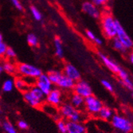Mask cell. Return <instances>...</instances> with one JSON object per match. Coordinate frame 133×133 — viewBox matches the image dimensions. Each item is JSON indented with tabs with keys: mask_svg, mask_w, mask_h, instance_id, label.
Here are the masks:
<instances>
[{
	"mask_svg": "<svg viewBox=\"0 0 133 133\" xmlns=\"http://www.w3.org/2000/svg\"><path fill=\"white\" fill-rule=\"evenodd\" d=\"M23 99L30 106L39 108L45 102V95L36 85H33L23 92Z\"/></svg>",
	"mask_w": 133,
	"mask_h": 133,
	"instance_id": "cell-1",
	"label": "cell"
},
{
	"mask_svg": "<svg viewBox=\"0 0 133 133\" xmlns=\"http://www.w3.org/2000/svg\"><path fill=\"white\" fill-rule=\"evenodd\" d=\"M58 112L63 119L68 120V121L81 122L84 119V115L81 111L76 109L74 106L71 105L69 102H65L60 105Z\"/></svg>",
	"mask_w": 133,
	"mask_h": 133,
	"instance_id": "cell-2",
	"label": "cell"
},
{
	"mask_svg": "<svg viewBox=\"0 0 133 133\" xmlns=\"http://www.w3.org/2000/svg\"><path fill=\"white\" fill-rule=\"evenodd\" d=\"M116 19L110 14H105L101 16V26L104 35L108 39H113L116 34Z\"/></svg>",
	"mask_w": 133,
	"mask_h": 133,
	"instance_id": "cell-3",
	"label": "cell"
},
{
	"mask_svg": "<svg viewBox=\"0 0 133 133\" xmlns=\"http://www.w3.org/2000/svg\"><path fill=\"white\" fill-rule=\"evenodd\" d=\"M110 120L112 127L119 132L131 133L132 131L133 124L131 120L129 119L128 117L122 115L114 114Z\"/></svg>",
	"mask_w": 133,
	"mask_h": 133,
	"instance_id": "cell-4",
	"label": "cell"
},
{
	"mask_svg": "<svg viewBox=\"0 0 133 133\" xmlns=\"http://www.w3.org/2000/svg\"><path fill=\"white\" fill-rule=\"evenodd\" d=\"M16 69L17 72L22 77H33L36 79L42 74L40 68L29 63H19Z\"/></svg>",
	"mask_w": 133,
	"mask_h": 133,
	"instance_id": "cell-5",
	"label": "cell"
},
{
	"mask_svg": "<svg viewBox=\"0 0 133 133\" xmlns=\"http://www.w3.org/2000/svg\"><path fill=\"white\" fill-rule=\"evenodd\" d=\"M103 106V102L93 95L84 98V109L90 116H97L99 111Z\"/></svg>",
	"mask_w": 133,
	"mask_h": 133,
	"instance_id": "cell-6",
	"label": "cell"
},
{
	"mask_svg": "<svg viewBox=\"0 0 133 133\" xmlns=\"http://www.w3.org/2000/svg\"><path fill=\"white\" fill-rule=\"evenodd\" d=\"M116 38H117L123 43V45H124V47L128 50H131L133 46V41H132L131 38L130 37V35L128 34V32L125 30L124 26L121 25V23H120L119 21L116 20Z\"/></svg>",
	"mask_w": 133,
	"mask_h": 133,
	"instance_id": "cell-7",
	"label": "cell"
},
{
	"mask_svg": "<svg viewBox=\"0 0 133 133\" xmlns=\"http://www.w3.org/2000/svg\"><path fill=\"white\" fill-rule=\"evenodd\" d=\"M45 102L54 107H59L63 103V92L59 88H53L45 96Z\"/></svg>",
	"mask_w": 133,
	"mask_h": 133,
	"instance_id": "cell-8",
	"label": "cell"
},
{
	"mask_svg": "<svg viewBox=\"0 0 133 133\" xmlns=\"http://www.w3.org/2000/svg\"><path fill=\"white\" fill-rule=\"evenodd\" d=\"M35 85L45 96L54 88V84L51 83L46 74H42L39 77L35 79Z\"/></svg>",
	"mask_w": 133,
	"mask_h": 133,
	"instance_id": "cell-9",
	"label": "cell"
},
{
	"mask_svg": "<svg viewBox=\"0 0 133 133\" xmlns=\"http://www.w3.org/2000/svg\"><path fill=\"white\" fill-rule=\"evenodd\" d=\"M72 90H74V93L81 96L84 98H86L88 96L92 95V89L89 85V84L83 80H79L76 81Z\"/></svg>",
	"mask_w": 133,
	"mask_h": 133,
	"instance_id": "cell-10",
	"label": "cell"
},
{
	"mask_svg": "<svg viewBox=\"0 0 133 133\" xmlns=\"http://www.w3.org/2000/svg\"><path fill=\"white\" fill-rule=\"evenodd\" d=\"M81 9L84 14L92 18L98 19L101 16V12L99 6L95 5L91 1H84L81 5Z\"/></svg>",
	"mask_w": 133,
	"mask_h": 133,
	"instance_id": "cell-11",
	"label": "cell"
},
{
	"mask_svg": "<svg viewBox=\"0 0 133 133\" xmlns=\"http://www.w3.org/2000/svg\"><path fill=\"white\" fill-rule=\"evenodd\" d=\"M62 72H63V74L67 76L70 79L74 80L75 82L81 80V72L78 70V69L75 65H72L70 63H67L65 65Z\"/></svg>",
	"mask_w": 133,
	"mask_h": 133,
	"instance_id": "cell-12",
	"label": "cell"
},
{
	"mask_svg": "<svg viewBox=\"0 0 133 133\" xmlns=\"http://www.w3.org/2000/svg\"><path fill=\"white\" fill-rule=\"evenodd\" d=\"M99 57L101 58V62L104 65V66L115 74H116L117 72L119 71V69H121V67H120L115 61H113L112 59H111L110 57H108L105 54L100 53L99 54Z\"/></svg>",
	"mask_w": 133,
	"mask_h": 133,
	"instance_id": "cell-13",
	"label": "cell"
},
{
	"mask_svg": "<svg viewBox=\"0 0 133 133\" xmlns=\"http://www.w3.org/2000/svg\"><path fill=\"white\" fill-rule=\"evenodd\" d=\"M74 84L75 81L74 80L70 79L65 74H62L57 84V86L62 90H72L74 87Z\"/></svg>",
	"mask_w": 133,
	"mask_h": 133,
	"instance_id": "cell-14",
	"label": "cell"
},
{
	"mask_svg": "<svg viewBox=\"0 0 133 133\" xmlns=\"http://www.w3.org/2000/svg\"><path fill=\"white\" fill-rule=\"evenodd\" d=\"M69 103L77 110L81 111L84 108V98L77 93L74 92L71 95L69 98Z\"/></svg>",
	"mask_w": 133,
	"mask_h": 133,
	"instance_id": "cell-15",
	"label": "cell"
},
{
	"mask_svg": "<svg viewBox=\"0 0 133 133\" xmlns=\"http://www.w3.org/2000/svg\"><path fill=\"white\" fill-rule=\"evenodd\" d=\"M67 131L71 133H84L86 127L82 122L67 121Z\"/></svg>",
	"mask_w": 133,
	"mask_h": 133,
	"instance_id": "cell-16",
	"label": "cell"
},
{
	"mask_svg": "<svg viewBox=\"0 0 133 133\" xmlns=\"http://www.w3.org/2000/svg\"><path fill=\"white\" fill-rule=\"evenodd\" d=\"M113 115H114V112H113V110L112 109V108H110L109 107H108V106L104 105L101 108V110L99 111V112L97 114V116L102 120L108 121V120H110L112 119Z\"/></svg>",
	"mask_w": 133,
	"mask_h": 133,
	"instance_id": "cell-17",
	"label": "cell"
},
{
	"mask_svg": "<svg viewBox=\"0 0 133 133\" xmlns=\"http://www.w3.org/2000/svg\"><path fill=\"white\" fill-rule=\"evenodd\" d=\"M15 87L20 92H24L29 89L30 86L27 84L26 81L22 77H18L14 80Z\"/></svg>",
	"mask_w": 133,
	"mask_h": 133,
	"instance_id": "cell-18",
	"label": "cell"
},
{
	"mask_svg": "<svg viewBox=\"0 0 133 133\" xmlns=\"http://www.w3.org/2000/svg\"><path fill=\"white\" fill-rule=\"evenodd\" d=\"M55 54L58 58H63L64 57V48L63 43L60 38H56L54 41Z\"/></svg>",
	"mask_w": 133,
	"mask_h": 133,
	"instance_id": "cell-19",
	"label": "cell"
},
{
	"mask_svg": "<svg viewBox=\"0 0 133 133\" xmlns=\"http://www.w3.org/2000/svg\"><path fill=\"white\" fill-rule=\"evenodd\" d=\"M62 74H63V72L59 70H51L47 74L48 77H49L50 81H51V83L54 85H57L58 81L60 80Z\"/></svg>",
	"mask_w": 133,
	"mask_h": 133,
	"instance_id": "cell-20",
	"label": "cell"
},
{
	"mask_svg": "<svg viewBox=\"0 0 133 133\" xmlns=\"http://www.w3.org/2000/svg\"><path fill=\"white\" fill-rule=\"evenodd\" d=\"M112 45L114 50H116V51L121 53V54H125L128 51V50L124 47L123 43L117 38H114L113 39H112Z\"/></svg>",
	"mask_w": 133,
	"mask_h": 133,
	"instance_id": "cell-21",
	"label": "cell"
},
{
	"mask_svg": "<svg viewBox=\"0 0 133 133\" xmlns=\"http://www.w3.org/2000/svg\"><path fill=\"white\" fill-rule=\"evenodd\" d=\"M3 69L4 72H6V74H10V75H14L15 74H17V69H16V65H14L10 62H5L3 65Z\"/></svg>",
	"mask_w": 133,
	"mask_h": 133,
	"instance_id": "cell-22",
	"label": "cell"
},
{
	"mask_svg": "<svg viewBox=\"0 0 133 133\" xmlns=\"http://www.w3.org/2000/svg\"><path fill=\"white\" fill-rule=\"evenodd\" d=\"M85 34H86L87 38H88L89 41H91V42H92L93 43H95L96 45H101L103 44L102 39L100 38H98V37H96V34H95L92 31H91V30H86Z\"/></svg>",
	"mask_w": 133,
	"mask_h": 133,
	"instance_id": "cell-23",
	"label": "cell"
},
{
	"mask_svg": "<svg viewBox=\"0 0 133 133\" xmlns=\"http://www.w3.org/2000/svg\"><path fill=\"white\" fill-rule=\"evenodd\" d=\"M15 88V84H14V80L11 78H8L6 80L4 81L3 84V91L5 92H10L13 91Z\"/></svg>",
	"mask_w": 133,
	"mask_h": 133,
	"instance_id": "cell-24",
	"label": "cell"
},
{
	"mask_svg": "<svg viewBox=\"0 0 133 133\" xmlns=\"http://www.w3.org/2000/svg\"><path fill=\"white\" fill-rule=\"evenodd\" d=\"M1 126L6 133H18L16 128L8 120H5V121L2 122Z\"/></svg>",
	"mask_w": 133,
	"mask_h": 133,
	"instance_id": "cell-25",
	"label": "cell"
},
{
	"mask_svg": "<svg viewBox=\"0 0 133 133\" xmlns=\"http://www.w3.org/2000/svg\"><path fill=\"white\" fill-rule=\"evenodd\" d=\"M26 41L29 45H30L31 47H36L39 44V40H38V36L33 33H30L27 35Z\"/></svg>",
	"mask_w": 133,
	"mask_h": 133,
	"instance_id": "cell-26",
	"label": "cell"
},
{
	"mask_svg": "<svg viewBox=\"0 0 133 133\" xmlns=\"http://www.w3.org/2000/svg\"><path fill=\"white\" fill-rule=\"evenodd\" d=\"M57 128L60 133L67 132V120L65 119H57Z\"/></svg>",
	"mask_w": 133,
	"mask_h": 133,
	"instance_id": "cell-27",
	"label": "cell"
},
{
	"mask_svg": "<svg viewBox=\"0 0 133 133\" xmlns=\"http://www.w3.org/2000/svg\"><path fill=\"white\" fill-rule=\"evenodd\" d=\"M30 13L34 19L37 22H40L42 20V15L40 12V10L35 6H31L30 7Z\"/></svg>",
	"mask_w": 133,
	"mask_h": 133,
	"instance_id": "cell-28",
	"label": "cell"
},
{
	"mask_svg": "<svg viewBox=\"0 0 133 133\" xmlns=\"http://www.w3.org/2000/svg\"><path fill=\"white\" fill-rule=\"evenodd\" d=\"M116 74H117L118 77L119 78L120 81H125V80H127V79L130 78L129 74H128V72L125 69H124L123 68L120 69H119V71L117 72Z\"/></svg>",
	"mask_w": 133,
	"mask_h": 133,
	"instance_id": "cell-29",
	"label": "cell"
},
{
	"mask_svg": "<svg viewBox=\"0 0 133 133\" xmlns=\"http://www.w3.org/2000/svg\"><path fill=\"white\" fill-rule=\"evenodd\" d=\"M5 56L6 57V58L8 59H15L17 56L16 52L15 51V50L11 47H7L6 51L5 53Z\"/></svg>",
	"mask_w": 133,
	"mask_h": 133,
	"instance_id": "cell-30",
	"label": "cell"
},
{
	"mask_svg": "<svg viewBox=\"0 0 133 133\" xmlns=\"http://www.w3.org/2000/svg\"><path fill=\"white\" fill-rule=\"evenodd\" d=\"M101 84H102V85L104 86V88L105 89H107L108 91H109L111 92H112L114 91V87H113L112 84L110 81H108L107 80H102Z\"/></svg>",
	"mask_w": 133,
	"mask_h": 133,
	"instance_id": "cell-31",
	"label": "cell"
},
{
	"mask_svg": "<svg viewBox=\"0 0 133 133\" xmlns=\"http://www.w3.org/2000/svg\"><path fill=\"white\" fill-rule=\"evenodd\" d=\"M121 82V84H123V85L127 89H128L129 91H132L133 89V84H132V81L131 78H128L125 81H120Z\"/></svg>",
	"mask_w": 133,
	"mask_h": 133,
	"instance_id": "cell-32",
	"label": "cell"
},
{
	"mask_svg": "<svg viewBox=\"0 0 133 133\" xmlns=\"http://www.w3.org/2000/svg\"><path fill=\"white\" fill-rule=\"evenodd\" d=\"M17 126L21 130H27L29 128V124L25 121V120H18L17 123Z\"/></svg>",
	"mask_w": 133,
	"mask_h": 133,
	"instance_id": "cell-33",
	"label": "cell"
},
{
	"mask_svg": "<svg viewBox=\"0 0 133 133\" xmlns=\"http://www.w3.org/2000/svg\"><path fill=\"white\" fill-rule=\"evenodd\" d=\"M7 45L4 42H0V57H3L5 56V53L7 49Z\"/></svg>",
	"mask_w": 133,
	"mask_h": 133,
	"instance_id": "cell-34",
	"label": "cell"
},
{
	"mask_svg": "<svg viewBox=\"0 0 133 133\" xmlns=\"http://www.w3.org/2000/svg\"><path fill=\"white\" fill-rule=\"evenodd\" d=\"M10 2L12 5H13V6H15V8H16L18 10H22V5L20 2V0H10Z\"/></svg>",
	"mask_w": 133,
	"mask_h": 133,
	"instance_id": "cell-35",
	"label": "cell"
},
{
	"mask_svg": "<svg viewBox=\"0 0 133 133\" xmlns=\"http://www.w3.org/2000/svg\"><path fill=\"white\" fill-rule=\"evenodd\" d=\"M92 3H93L95 5H96L97 6H104L105 5L108 0H89Z\"/></svg>",
	"mask_w": 133,
	"mask_h": 133,
	"instance_id": "cell-36",
	"label": "cell"
},
{
	"mask_svg": "<svg viewBox=\"0 0 133 133\" xmlns=\"http://www.w3.org/2000/svg\"><path fill=\"white\" fill-rule=\"evenodd\" d=\"M128 61H129V62H130L131 64L133 63V54H132L131 52L130 54L128 55Z\"/></svg>",
	"mask_w": 133,
	"mask_h": 133,
	"instance_id": "cell-37",
	"label": "cell"
},
{
	"mask_svg": "<svg viewBox=\"0 0 133 133\" xmlns=\"http://www.w3.org/2000/svg\"><path fill=\"white\" fill-rule=\"evenodd\" d=\"M3 42V35L1 32H0V42Z\"/></svg>",
	"mask_w": 133,
	"mask_h": 133,
	"instance_id": "cell-38",
	"label": "cell"
},
{
	"mask_svg": "<svg viewBox=\"0 0 133 133\" xmlns=\"http://www.w3.org/2000/svg\"><path fill=\"white\" fill-rule=\"evenodd\" d=\"M3 72V66L2 65H0V75L2 74V72Z\"/></svg>",
	"mask_w": 133,
	"mask_h": 133,
	"instance_id": "cell-39",
	"label": "cell"
},
{
	"mask_svg": "<svg viewBox=\"0 0 133 133\" xmlns=\"http://www.w3.org/2000/svg\"><path fill=\"white\" fill-rule=\"evenodd\" d=\"M3 110L1 109V108H0V117L3 116Z\"/></svg>",
	"mask_w": 133,
	"mask_h": 133,
	"instance_id": "cell-40",
	"label": "cell"
},
{
	"mask_svg": "<svg viewBox=\"0 0 133 133\" xmlns=\"http://www.w3.org/2000/svg\"><path fill=\"white\" fill-rule=\"evenodd\" d=\"M1 124H2V120L0 119V126H1Z\"/></svg>",
	"mask_w": 133,
	"mask_h": 133,
	"instance_id": "cell-41",
	"label": "cell"
},
{
	"mask_svg": "<svg viewBox=\"0 0 133 133\" xmlns=\"http://www.w3.org/2000/svg\"><path fill=\"white\" fill-rule=\"evenodd\" d=\"M84 133H89V132H87V131H85V132H84Z\"/></svg>",
	"mask_w": 133,
	"mask_h": 133,
	"instance_id": "cell-42",
	"label": "cell"
},
{
	"mask_svg": "<svg viewBox=\"0 0 133 133\" xmlns=\"http://www.w3.org/2000/svg\"><path fill=\"white\" fill-rule=\"evenodd\" d=\"M66 133H71V132H69V131H67V132H66Z\"/></svg>",
	"mask_w": 133,
	"mask_h": 133,
	"instance_id": "cell-43",
	"label": "cell"
}]
</instances>
